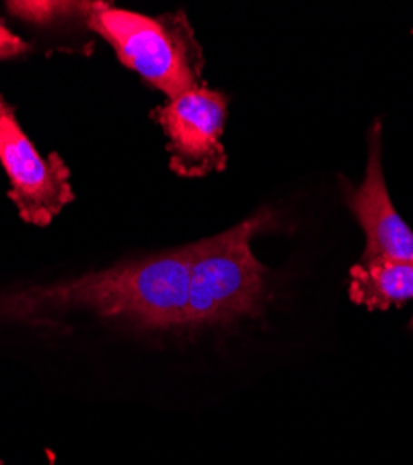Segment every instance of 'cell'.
<instances>
[{
    "instance_id": "obj_2",
    "label": "cell",
    "mask_w": 413,
    "mask_h": 465,
    "mask_svg": "<svg viewBox=\"0 0 413 465\" xmlns=\"http://www.w3.org/2000/svg\"><path fill=\"white\" fill-rule=\"evenodd\" d=\"M274 214L261 211L239 225L192 244L189 326H230L255 319L269 298L267 268L253 252L257 232L272 227Z\"/></svg>"
},
{
    "instance_id": "obj_1",
    "label": "cell",
    "mask_w": 413,
    "mask_h": 465,
    "mask_svg": "<svg viewBox=\"0 0 413 465\" xmlns=\"http://www.w3.org/2000/svg\"><path fill=\"white\" fill-rule=\"evenodd\" d=\"M191 259L192 244L79 280L0 292V321L44 322L54 313L92 312L138 330L186 328Z\"/></svg>"
},
{
    "instance_id": "obj_10",
    "label": "cell",
    "mask_w": 413,
    "mask_h": 465,
    "mask_svg": "<svg viewBox=\"0 0 413 465\" xmlns=\"http://www.w3.org/2000/svg\"><path fill=\"white\" fill-rule=\"evenodd\" d=\"M0 465H5V463H3V460H0Z\"/></svg>"
},
{
    "instance_id": "obj_9",
    "label": "cell",
    "mask_w": 413,
    "mask_h": 465,
    "mask_svg": "<svg viewBox=\"0 0 413 465\" xmlns=\"http://www.w3.org/2000/svg\"><path fill=\"white\" fill-rule=\"evenodd\" d=\"M30 51L32 47L26 42H23L6 25L0 23V60L17 58Z\"/></svg>"
},
{
    "instance_id": "obj_4",
    "label": "cell",
    "mask_w": 413,
    "mask_h": 465,
    "mask_svg": "<svg viewBox=\"0 0 413 465\" xmlns=\"http://www.w3.org/2000/svg\"><path fill=\"white\" fill-rule=\"evenodd\" d=\"M0 164L8 179V198L32 225H49L74 200L69 168L58 153L44 159L17 122L15 110L0 95Z\"/></svg>"
},
{
    "instance_id": "obj_5",
    "label": "cell",
    "mask_w": 413,
    "mask_h": 465,
    "mask_svg": "<svg viewBox=\"0 0 413 465\" xmlns=\"http://www.w3.org/2000/svg\"><path fill=\"white\" fill-rule=\"evenodd\" d=\"M152 118L168 138L170 168L182 177H203L225 168L221 143L228 97L205 84L157 106Z\"/></svg>"
},
{
    "instance_id": "obj_8",
    "label": "cell",
    "mask_w": 413,
    "mask_h": 465,
    "mask_svg": "<svg viewBox=\"0 0 413 465\" xmlns=\"http://www.w3.org/2000/svg\"><path fill=\"white\" fill-rule=\"evenodd\" d=\"M8 12L26 23H53L64 15L79 14L83 19L90 8V3H8Z\"/></svg>"
},
{
    "instance_id": "obj_6",
    "label": "cell",
    "mask_w": 413,
    "mask_h": 465,
    "mask_svg": "<svg viewBox=\"0 0 413 465\" xmlns=\"http://www.w3.org/2000/svg\"><path fill=\"white\" fill-rule=\"evenodd\" d=\"M380 131V124L374 125L369 145L367 175L358 188L347 190L345 200L365 232L367 246L363 261H413V231L393 207L384 179Z\"/></svg>"
},
{
    "instance_id": "obj_3",
    "label": "cell",
    "mask_w": 413,
    "mask_h": 465,
    "mask_svg": "<svg viewBox=\"0 0 413 465\" xmlns=\"http://www.w3.org/2000/svg\"><path fill=\"white\" fill-rule=\"evenodd\" d=\"M84 21L88 28L104 37L125 67L168 99L202 86L203 53L182 12L147 17L90 3Z\"/></svg>"
},
{
    "instance_id": "obj_7",
    "label": "cell",
    "mask_w": 413,
    "mask_h": 465,
    "mask_svg": "<svg viewBox=\"0 0 413 465\" xmlns=\"http://www.w3.org/2000/svg\"><path fill=\"white\" fill-rule=\"evenodd\" d=\"M350 298L370 312L413 300V261L372 259L350 270Z\"/></svg>"
}]
</instances>
